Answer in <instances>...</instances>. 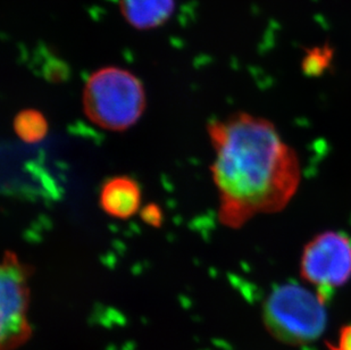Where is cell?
Returning a JSON list of instances; mask_svg holds the SVG:
<instances>
[{
    "label": "cell",
    "mask_w": 351,
    "mask_h": 350,
    "mask_svg": "<svg viewBox=\"0 0 351 350\" xmlns=\"http://www.w3.org/2000/svg\"><path fill=\"white\" fill-rule=\"evenodd\" d=\"M215 152L210 166L219 192V220L240 229L259 215L276 214L291 202L302 183L298 154L274 123L233 113L208 124Z\"/></svg>",
    "instance_id": "6da1fadb"
},
{
    "label": "cell",
    "mask_w": 351,
    "mask_h": 350,
    "mask_svg": "<svg viewBox=\"0 0 351 350\" xmlns=\"http://www.w3.org/2000/svg\"><path fill=\"white\" fill-rule=\"evenodd\" d=\"M86 117L101 129L122 132L134 126L146 108V91L138 76L117 67L90 74L82 95Z\"/></svg>",
    "instance_id": "7a4b0ae2"
},
{
    "label": "cell",
    "mask_w": 351,
    "mask_h": 350,
    "mask_svg": "<svg viewBox=\"0 0 351 350\" xmlns=\"http://www.w3.org/2000/svg\"><path fill=\"white\" fill-rule=\"evenodd\" d=\"M263 323L281 344L293 347L313 344L328 325L326 301L302 284H280L264 301Z\"/></svg>",
    "instance_id": "3957f363"
},
{
    "label": "cell",
    "mask_w": 351,
    "mask_h": 350,
    "mask_svg": "<svg viewBox=\"0 0 351 350\" xmlns=\"http://www.w3.org/2000/svg\"><path fill=\"white\" fill-rule=\"evenodd\" d=\"M299 272L302 281L325 301L351 280V238L326 230L313 237L302 249Z\"/></svg>",
    "instance_id": "277c9868"
},
{
    "label": "cell",
    "mask_w": 351,
    "mask_h": 350,
    "mask_svg": "<svg viewBox=\"0 0 351 350\" xmlns=\"http://www.w3.org/2000/svg\"><path fill=\"white\" fill-rule=\"evenodd\" d=\"M34 268L24 264L15 253L5 251L0 271V339L1 350H14L30 338L27 318L30 290L29 278Z\"/></svg>",
    "instance_id": "5b68a950"
},
{
    "label": "cell",
    "mask_w": 351,
    "mask_h": 350,
    "mask_svg": "<svg viewBox=\"0 0 351 350\" xmlns=\"http://www.w3.org/2000/svg\"><path fill=\"white\" fill-rule=\"evenodd\" d=\"M100 207L112 218L126 220L139 211L141 190L130 176H114L100 189Z\"/></svg>",
    "instance_id": "8992f818"
},
{
    "label": "cell",
    "mask_w": 351,
    "mask_h": 350,
    "mask_svg": "<svg viewBox=\"0 0 351 350\" xmlns=\"http://www.w3.org/2000/svg\"><path fill=\"white\" fill-rule=\"evenodd\" d=\"M119 7L130 27L148 31L169 22L176 10V0H119Z\"/></svg>",
    "instance_id": "52a82bcc"
},
{
    "label": "cell",
    "mask_w": 351,
    "mask_h": 350,
    "mask_svg": "<svg viewBox=\"0 0 351 350\" xmlns=\"http://www.w3.org/2000/svg\"><path fill=\"white\" fill-rule=\"evenodd\" d=\"M14 131L22 141L38 143L46 138L48 121L37 109H24L14 119Z\"/></svg>",
    "instance_id": "ba28073f"
},
{
    "label": "cell",
    "mask_w": 351,
    "mask_h": 350,
    "mask_svg": "<svg viewBox=\"0 0 351 350\" xmlns=\"http://www.w3.org/2000/svg\"><path fill=\"white\" fill-rule=\"evenodd\" d=\"M328 60L330 55L328 50H313L304 62V67L307 70V73H309V75L321 74L328 67Z\"/></svg>",
    "instance_id": "9c48e42d"
},
{
    "label": "cell",
    "mask_w": 351,
    "mask_h": 350,
    "mask_svg": "<svg viewBox=\"0 0 351 350\" xmlns=\"http://www.w3.org/2000/svg\"><path fill=\"white\" fill-rule=\"evenodd\" d=\"M328 350H351V323L345 324L340 327L337 342H325Z\"/></svg>",
    "instance_id": "30bf717a"
},
{
    "label": "cell",
    "mask_w": 351,
    "mask_h": 350,
    "mask_svg": "<svg viewBox=\"0 0 351 350\" xmlns=\"http://www.w3.org/2000/svg\"><path fill=\"white\" fill-rule=\"evenodd\" d=\"M141 218L147 224L158 228L162 222V209L156 204H149L141 211Z\"/></svg>",
    "instance_id": "8fae6325"
}]
</instances>
